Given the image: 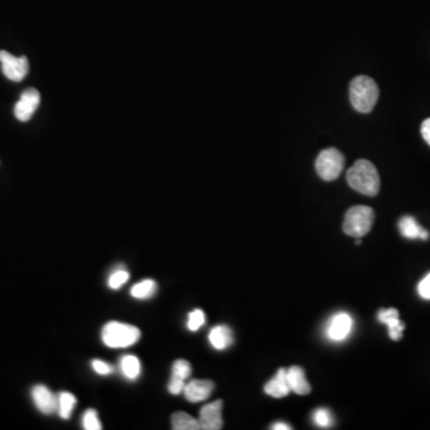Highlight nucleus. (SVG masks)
<instances>
[{
	"label": "nucleus",
	"instance_id": "nucleus-1",
	"mask_svg": "<svg viewBox=\"0 0 430 430\" xmlns=\"http://www.w3.org/2000/svg\"><path fill=\"white\" fill-rule=\"evenodd\" d=\"M349 186L366 196H375L379 193L380 177L378 170L371 162L360 159L347 172Z\"/></svg>",
	"mask_w": 430,
	"mask_h": 430
},
{
	"label": "nucleus",
	"instance_id": "nucleus-2",
	"mask_svg": "<svg viewBox=\"0 0 430 430\" xmlns=\"http://www.w3.org/2000/svg\"><path fill=\"white\" fill-rule=\"evenodd\" d=\"M349 96L353 108L359 113L366 114L373 110L378 102L379 87L369 77L359 75L351 80Z\"/></svg>",
	"mask_w": 430,
	"mask_h": 430
},
{
	"label": "nucleus",
	"instance_id": "nucleus-3",
	"mask_svg": "<svg viewBox=\"0 0 430 430\" xmlns=\"http://www.w3.org/2000/svg\"><path fill=\"white\" fill-rule=\"evenodd\" d=\"M141 337V332L134 325L109 322L102 329V342L108 348L122 349L134 346Z\"/></svg>",
	"mask_w": 430,
	"mask_h": 430
},
{
	"label": "nucleus",
	"instance_id": "nucleus-4",
	"mask_svg": "<svg viewBox=\"0 0 430 430\" xmlns=\"http://www.w3.org/2000/svg\"><path fill=\"white\" fill-rule=\"evenodd\" d=\"M374 210L367 205H354L344 217L343 231L350 237L362 238L371 231Z\"/></svg>",
	"mask_w": 430,
	"mask_h": 430
},
{
	"label": "nucleus",
	"instance_id": "nucleus-5",
	"mask_svg": "<svg viewBox=\"0 0 430 430\" xmlns=\"http://www.w3.org/2000/svg\"><path fill=\"white\" fill-rule=\"evenodd\" d=\"M344 156L337 148L322 151L316 160V170L324 181H335L343 171Z\"/></svg>",
	"mask_w": 430,
	"mask_h": 430
},
{
	"label": "nucleus",
	"instance_id": "nucleus-6",
	"mask_svg": "<svg viewBox=\"0 0 430 430\" xmlns=\"http://www.w3.org/2000/svg\"><path fill=\"white\" fill-rule=\"evenodd\" d=\"M0 63L5 77L12 82H20L28 75L29 63L25 56L17 58L8 51H0Z\"/></svg>",
	"mask_w": 430,
	"mask_h": 430
},
{
	"label": "nucleus",
	"instance_id": "nucleus-7",
	"mask_svg": "<svg viewBox=\"0 0 430 430\" xmlns=\"http://www.w3.org/2000/svg\"><path fill=\"white\" fill-rule=\"evenodd\" d=\"M41 96L39 91L35 89H27L20 95V99L15 106V116L22 122H27L35 114L37 108L40 106Z\"/></svg>",
	"mask_w": 430,
	"mask_h": 430
},
{
	"label": "nucleus",
	"instance_id": "nucleus-8",
	"mask_svg": "<svg viewBox=\"0 0 430 430\" xmlns=\"http://www.w3.org/2000/svg\"><path fill=\"white\" fill-rule=\"evenodd\" d=\"M32 398L35 407L44 415L58 412V396L54 395L47 386L36 385L32 387Z\"/></svg>",
	"mask_w": 430,
	"mask_h": 430
},
{
	"label": "nucleus",
	"instance_id": "nucleus-9",
	"mask_svg": "<svg viewBox=\"0 0 430 430\" xmlns=\"http://www.w3.org/2000/svg\"><path fill=\"white\" fill-rule=\"evenodd\" d=\"M222 400H215L208 405H205L200 410L198 422L201 424V429L219 430L222 428Z\"/></svg>",
	"mask_w": 430,
	"mask_h": 430
},
{
	"label": "nucleus",
	"instance_id": "nucleus-10",
	"mask_svg": "<svg viewBox=\"0 0 430 430\" xmlns=\"http://www.w3.org/2000/svg\"><path fill=\"white\" fill-rule=\"evenodd\" d=\"M351 329H353L351 317L348 313L342 312L332 317L327 329V335L330 340L341 342L347 339L351 332Z\"/></svg>",
	"mask_w": 430,
	"mask_h": 430
},
{
	"label": "nucleus",
	"instance_id": "nucleus-11",
	"mask_svg": "<svg viewBox=\"0 0 430 430\" xmlns=\"http://www.w3.org/2000/svg\"><path fill=\"white\" fill-rule=\"evenodd\" d=\"M378 320L380 323L386 324L391 340L399 341L402 339L405 325L399 320L397 308H381L378 312Z\"/></svg>",
	"mask_w": 430,
	"mask_h": 430
},
{
	"label": "nucleus",
	"instance_id": "nucleus-12",
	"mask_svg": "<svg viewBox=\"0 0 430 430\" xmlns=\"http://www.w3.org/2000/svg\"><path fill=\"white\" fill-rule=\"evenodd\" d=\"M214 390V384L210 380H191L184 387L186 400L191 403L202 402L208 398Z\"/></svg>",
	"mask_w": 430,
	"mask_h": 430
},
{
	"label": "nucleus",
	"instance_id": "nucleus-13",
	"mask_svg": "<svg viewBox=\"0 0 430 430\" xmlns=\"http://www.w3.org/2000/svg\"><path fill=\"white\" fill-rule=\"evenodd\" d=\"M398 229L403 237L407 239H421V241L429 239V232L423 229L411 215H405L399 220Z\"/></svg>",
	"mask_w": 430,
	"mask_h": 430
},
{
	"label": "nucleus",
	"instance_id": "nucleus-14",
	"mask_svg": "<svg viewBox=\"0 0 430 430\" xmlns=\"http://www.w3.org/2000/svg\"><path fill=\"white\" fill-rule=\"evenodd\" d=\"M265 392L272 398H284L289 395V380H287V369L281 368L277 375L269 383L265 384Z\"/></svg>",
	"mask_w": 430,
	"mask_h": 430
},
{
	"label": "nucleus",
	"instance_id": "nucleus-15",
	"mask_svg": "<svg viewBox=\"0 0 430 430\" xmlns=\"http://www.w3.org/2000/svg\"><path fill=\"white\" fill-rule=\"evenodd\" d=\"M287 380L289 388L296 395L306 396L311 392V385L306 379L304 369L299 366H293L287 369Z\"/></svg>",
	"mask_w": 430,
	"mask_h": 430
},
{
	"label": "nucleus",
	"instance_id": "nucleus-16",
	"mask_svg": "<svg viewBox=\"0 0 430 430\" xmlns=\"http://www.w3.org/2000/svg\"><path fill=\"white\" fill-rule=\"evenodd\" d=\"M210 342L217 350H224L233 343L232 330L226 325L215 327L210 331Z\"/></svg>",
	"mask_w": 430,
	"mask_h": 430
},
{
	"label": "nucleus",
	"instance_id": "nucleus-17",
	"mask_svg": "<svg viewBox=\"0 0 430 430\" xmlns=\"http://www.w3.org/2000/svg\"><path fill=\"white\" fill-rule=\"evenodd\" d=\"M120 368L128 380L138 379L141 374V363L134 355H125L120 360Z\"/></svg>",
	"mask_w": 430,
	"mask_h": 430
},
{
	"label": "nucleus",
	"instance_id": "nucleus-18",
	"mask_svg": "<svg viewBox=\"0 0 430 430\" xmlns=\"http://www.w3.org/2000/svg\"><path fill=\"white\" fill-rule=\"evenodd\" d=\"M171 423H172V429L175 430H198L201 429V424L198 422V419H194L193 416H190L186 412H175L171 417Z\"/></svg>",
	"mask_w": 430,
	"mask_h": 430
},
{
	"label": "nucleus",
	"instance_id": "nucleus-19",
	"mask_svg": "<svg viewBox=\"0 0 430 430\" xmlns=\"http://www.w3.org/2000/svg\"><path fill=\"white\" fill-rule=\"evenodd\" d=\"M77 398L70 392H61L58 395V414L63 419L71 417L72 412L75 410Z\"/></svg>",
	"mask_w": 430,
	"mask_h": 430
},
{
	"label": "nucleus",
	"instance_id": "nucleus-20",
	"mask_svg": "<svg viewBox=\"0 0 430 430\" xmlns=\"http://www.w3.org/2000/svg\"><path fill=\"white\" fill-rule=\"evenodd\" d=\"M157 292V284L153 280L140 281L130 289V296L135 299H150Z\"/></svg>",
	"mask_w": 430,
	"mask_h": 430
},
{
	"label": "nucleus",
	"instance_id": "nucleus-21",
	"mask_svg": "<svg viewBox=\"0 0 430 430\" xmlns=\"http://www.w3.org/2000/svg\"><path fill=\"white\" fill-rule=\"evenodd\" d=\"M83 428L87 430H101L102 429V423L99 421V414L94 409H89L85 411L83 416Z\"/></svg>",
	"mask_w": 430,
	"mask_h": 430
},
{
	"label": "nucleus",
	"instance_id": "nucleus-22",
	"mask_svg": "<svg viewBox=\"0 0 430 430\" xmlns=\"http://www.w3.org/2000/svg\"><path fill=\"white\" fill-rule=\"evenodd\" d=\"M190 374H191V366L188 361L186 360L175 361L174 366H172V377L186 380L189 378Z\"/></svg>",
	"mask_w": 430,
	"mask_h": 430
},
{
	"label": "nucleus",
	"instance_id": "nucleus-23",
	"mask_svg": "<svg viewBox=\"0 0 430 430\" xmlns=\"http://www.w3.org/2000/svg\"><path fill=\"white\" fill-rule=\"evenodd\" d=\"M205 313L202 310H194L188 316L186 328L189 329L190 331H198V329L205 324Z\"/></svg>",
	"mask_w": 430,
	"mask_h": 430
},
{
	"label": "nucleus",
	"instance_id": "nucleus-24",
	"mask_svg": "<svg viewBox=\"0 0 430 430\" xmlns=\"http://www.w3.org/2000/svg\"><path fill=\"white\" fill-rule=\"evenodd\" d=\"M128 280H129V272L126 270H116L111 274L108 284L111 289H120Z\"/></svg>",
	"mask_w": 430,
	"mask_h": 430
},
{
	"label": "nucleus",
	"instance_id": "nucleus-25",
	"mask_svg": "<svg viewBox=\"0 0 430 430\" xmlns=\"http://www.w3.org/2000/svg\"><path fill=\"white\" fill-rule=\"evenodd\" d=\"M313 419H315V423H317L322 428H329L334 423L330 411L328 409H324V407H320V409H317L315 411Z\"/></svg>",
	"mask_w": 430,
	"mask_h": 430
},
{
	"label": "nucleus",
	"instance_id": "nucleus-26",
	"mask_svg": "<svg viewBox=\"0 0 430 430\" xmlns=\"http://www.w3.org/2000/svg\"><path fill=\"white\" fill-rule=\"evenodd\" d=\"M92 369L99 375H109L114 372V368L109 363L104 362L102 360H92L91 361Z\"/></svg>",
	"mask_w": 430,
	"mask_h": 430
},
{
	"label": "nucleus",
	"instance_id": "nucleus-27",
	"mask_svg": "<svg viewBox=\"0 0 430 430\" xmlns=\"http://www.w3.org/2000/svg\"><path fill=\"white\" fill-rule=\"evenodd\" d=\"M184 387H186L184 380L176 378V377H172L170 383L167 385V390H169L171 395L178 396L181 395L182 392L184 391Z\"/></svg>",
	"mask_w": 430,
	"mask_h": 430
},
{
	"label": "nucleus",
	"instance_id": "nucleus-28",
	"mask_svg": "<svg viewBox=\"0 0 430 430\" xmlns=\"http://www.w3.org/2000/svg\"><path fill=\"white\" fill-rule=\"evenodd\" d=\"M417 292L422 299L430 301V272L419 282Z\"/></svg>",
	"mask_w": 430,
	"mask_h": 430
},
{
	"label": "nucleus",
	"instance_id": "nucleus-29",
	"mask_svg": "<svg viewBox=\"0 0 430 430\" xmlns=\"http://www.w3.org/2000/svg\"><path fill=\"white\" fill-rule=\"evenodd\" d=\"M421 133H422L423 139L426 140V144L430 146V118L422 123Z\"/></svg>",
	"mask_w": 430,
	"mask_h": 430
},
{
	"label": "nucleus",
	"instance_id": "nucleus-30",
	"mask_svg": "<svg viewBox=\"0 0 430 430\" xmlns=\"http://www.w3.org/2000/svg\"><path fill=\"white\" fill-rule=\"evenodd\" d=\"M274 430H291L292 428L289 426V424H286V423H275L274 426H272Z\"/></svg>",
	"mask_w": 430,
	"mask_h": 430
},
{
	"label": "nucleus",
	"instance_id": "nucleus-31",
	"mask_svg": "<svg viewBox=\"0 0 430 430\" xmlns=\"http://www.w3.org/2000/svg\"><path fill=\"white\" fill-rule=\"evenodd\" d=\"M356 244H358V245L361 244V241H360V238H359V239H358V241H356Z\"/></svg>",
	"mask_w": 430,
	"mask_h": 430
}]
</instances>
